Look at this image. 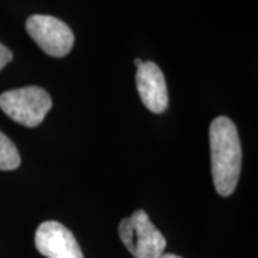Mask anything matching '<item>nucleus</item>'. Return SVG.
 Instances as JSON below:
<instances>
[{
	"mask_svg": "<svg viewBox=\"0 0 258 258\" xmlns=\"http://www.w3.org/2000/svg\"><path fill=\"white\" fill-rule=\"evenodd\" d=\"M212 179L215 191L230 197L235 191L241 171V142L235 123L227 116H218L210 126Z\"/></svg>",
	"mask_w": 258,
	"mask_h": 258,
	"instance_id": "obj_1",
	"label": "nucleus"
},
{
	"mask_svg": "<svg viewBox=\"0 0 258 258\" xmlns=\"http://www.w3.org/2000/svg\"><path fill=\"white\" fill-rule=\"evenodd\" d=\"M50 108L52 98L45 89L37 86L12 89L0 95V109L10 119L28 128L40 125Z\"/></svg>",
	"mask_w": 258,
	"mask_h": 258,
	"instance_id": "obj_2",
	"label": "nucleus"
},
{
	"mask_svg": "<svg viewBox=\"0 0 258 258\" xmlns=\"http://www.w3.org/2000/svg\"><path fill=\"white\" fill-rule=\"evenodd\" d=\"M119 237L135 258H158L166 247L165 237L144 210L135 211L119 224Z\"/></svg>",
	"mask_w": 258,
	"mask_h": 258,
	"instance_id": "obj_3",
	"label": "nucleus"
},
{
	"mask_svg": "<svg viewBox=\"0 0 258 258\" xmlns=\"http://www.w3.org/2000/svg\"><path fill=\"white\" fill-rule=\"evenodd\" d=\"M26 30L46 55L63 57L74 47L75 36L62 20L47 15H33L26 20Z\"/></svg>",
	"mask_w": 258,
	"mask_h": 258,
	"instance_id": "obj_4",
	"label": "nucleus"
},
{
	"mask_svg": "<svg viewBox=\"0 0 258 258\" xmlns=\"http://www.w3.org/2000/svg\"><path fill=\"white\" fill-rule=\"evenodd\" d=\"M35 245L46 258H85L74 234L60 222H42L35 234Z\"/></svg>",
	"mask_w": 258,
	"mask_h": 258,
	"instance_id": "obj_5",
	"label": "nucleus"
},
{
	"mask_svg": "<svg viewBox=\"0 0 258 258\" xmlns=\"http://www.w3.org/2000/svg\"><path fill=\"white\" fill-rule=\"evenodd\" d=\"M137 89L141 101L152 113H162L168 106L165 76L154 62H142L137 71Z\"/></svg>",
	"mask_w": 258,
	"mask_h": 258,
	"instance_id": "obj_6",
	"label": "nucleus"
},
{
	"mask_svg": "<svg viewBox=\"0 0 258 258\" xmlns=\"http://www.w3.org/2000/svg\"><path fill=\"white\" fill-rule=\"evenodd\" d=\"M20 165V155L16 145L0 132V171H13Z\"/></svg>",
	"mask_w": 258,
	"mask_h": 258,
	"instance_id": "obj_7",
	"label": "nucleus"
},
{
	"mask_svg": "<svg viewBox=\"0 0 258 258\" xmlns=\"http://www.w3.org/2000/svg\"><path fill=\"white\" fill-rule=\"evenodd\" d=\"M13 59V55L8 47L0 43V71Z\"/></svg>",
	"mask_w": 258,
	"mask_h": 258,
	"instance_id": "obj_8",
	"label": "nucleus"
},
{
	"mask_svg": "<svg viewBox=\"0 0 258 258\" xmlns=\"http://www.w3.org/2000/svg\"><path fill=\"white\" fill-rule=\"evenodd\" d=\"M158 258H182V257H179V255H175V254H162L161 257H158Z\"/></svg>",
	"mask_w": 258,
	"mask_h": 258,
	"instance_id": "obj_9",
	"label": "nucleus"
},
{
	"mask_svg": "<svg viewBox=\"0 0 258 258\" xmlns=\"http://www.w3.org/2000/svg\"><path fill=\"white\" fill-rule=\"evenodd\" d=\"M141 63H142V60H141V59H135V64H137V66H139Z\"/></svg>",
	"mask_w": 258,
	"mask_h": 258,
	"instance_id": "obj_10",
	"label": "nucleus"
}]
</instances>
